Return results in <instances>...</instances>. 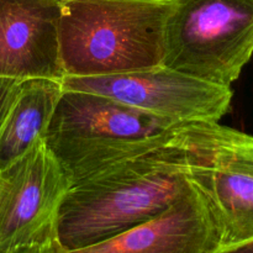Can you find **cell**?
<instances>
[{
  "mask_svg": "<svg viewBox=\"0 0 253 253\" xmlns=\"http://www.w3.org/2000/svg\"><path fill=\"white\" fill-rule=\"evenodd\" d=\"M188 183L177 136L170 145L71 185L57 215V244L69 252L118 236L168 209Z\"/></svg>",
  "mask_w": 253,
  "mask_h": 253,
  "instance_id": "cell-1",
  "label": "cell"
},
{
  "mask_svg": "<svg viewBox=\"0 0 253 253\" xmlns=\"http://www.w3.org/2000/svg\"><path fill=\"white\" fill-rule=\"evenodd\" d=\"M183 125L100 94L63 89L43 143L73 185L170 145Z\"/></svg>",
  "mask_w": 253,
  "mask_h": 253,
  "instance_id": "cell-2",
  "label": "cell"
},
{
  "mask_svg": "<svg viewBox=\"0 0 253 253\" xmlns=\"http://www.w3.org/2000/svg\"><path fill=\"white\" fill-rule=\"evenodd\" d=\"M172 0H63L59 17L66 77H103L162 64Z\"/></svg>",
  "mask_w": 253,
  "mask_h": 253,
  "instance_id": "cell-3",
  "label": "cell"
},
{
  "mask_svg": "<svg viewBox=\"0 0 253 253\" xmlns=\"http://www.w3.org/2000/svg\"><path fill=\"white\" fill-rule=\"evenodd\" d=\"M253 56V0H172L162 64L231 86Z\"/></svg>",
  "mask_w": 253,
  "mask_h": 253,
  "instance_id": "cell-4",
  "label": "cell"
},
{
  "mask_svg": "<svg viewBox=\"0 0 253 253\" xmlns=\"http://www.w3.org/2000/svg\"><path fill=\"white\" fill-rule=\"evenodd\" d=\"M178 143L189 178L209 200L222 245L253 237V136L219 123L184 124Z\"/></svg>",
  "mask_w": 253,
  "mask_h": 253,
  "instance_id": "cell-5",
  "label": "cell"
},
{
  "mask_svg": "<svg viewBox=\"0 0 253 253\" xmlns=\"http://www.w3.org/2000/svg\"><path fill=\"white\" fill-rule=\"evenodd\" d=\"M63 89L89 91L178 123H219L231 109V86L161 66L103 77H64Z\"/></svg>",
  "mask_w": 253,
  "mask_h": 253,
  "instance_id": "cell-6",
  "label": "cell"
},
{
  "mask_svg": "<svg viewBox=\"0 0 253 253\" xmlns=\"http://www.w3.org/2000/svg\"><path fill=\"white\" fill-rule=\"evenodd\" d=\"M71 183L43 142L0 170V253L56 241Z\"/></svg>",
  "mask_w": 253,
  "mask_h": 253,
  "instance_id": "cell-7",
  "label": "cell"
},
{
  "mask_svg": "<svg viewBox=\"0 0 253 253\" xmlns=\"http://www.w3.org/2000/svg\"><path fill=\"white\" fill-rule=\"evenodd\" d=\"M222 229L204 193L189 183L157 216L85 249L62 253H212Z\"/></svg>",
  "mask_w": 253,
  "mask_h": 253,
  "instance_id": "cell-8",
  "label": "cell"
},
{
  "mask_svg": "<svg viewBox=\"0 0 253 253\" xmlns=\"http://www.w3.org/2000/svg\"><path fill=\"white\" fill-rule=\"evenodd\" d=\"M63 0H0V78H64L59 47Z\"/></svg>",
  "mask_w": 253,
  "mask_h": 253,
  "instance_id": "cell-9",
  "label": "cell"
},
{
  "mask_svg": "<svg viewBox=\"0 0 253 253\" xmlns=\"http://www.w3.org/2000/svg\"><path fill=\"white\" fill-rule=\"evenodd\" d=\"M62 91V81L56 79L20 82L0 131V170L43 142Z\"/></svg>",
  "mask_w": 253,
  "mask_h": 253,
  "instance_id": "cell-10",
  "label": "cell"
},
{
  "mask_svg": "<svg viewBox=\"0 0 253 253\" xmlns=\"http://www.w3.org/2000/svg\"><path fill=\"white\" fill-rule=\"evenodd\" d=\"M20 82L12 78H0V131L16 96Z\"/></svg>",
  "mask_w": 253,
  "mask_h": 253,
  "instance_id": "cell-11",
  "label": "cell"
},
{
  "mask_svg": "<svg viewBox=\"0 0 253 253\" xmlns=\"http://www.w3.org/2000/svg\"><path fill=\"white\" fill-rule=\"evenodd\" d=\"M212 253H253V237L234 244L221 245Z\"/></svg>",
  "mask_w": 253,
  "mask_h": 253,
  "instance_id": "cell-12",
  "label": "cell"
},
{
  "mask_svg": "<svg viewBox=\"0 0 253 253\" xmlns=\"http://www.w3.org/2000/svg\"><path fill=\"white\" fill-rule=\"evenodd\" d=\"M10 253H62V249L58 246L57 241H53L49 242V244L25 247V249L17 250V251Z\"/></svg>",
  "mask_w": 253,
  "mask_h": 253,
  "instance_id": "cell-13",
  "label": "cell"
}]
</instances>
